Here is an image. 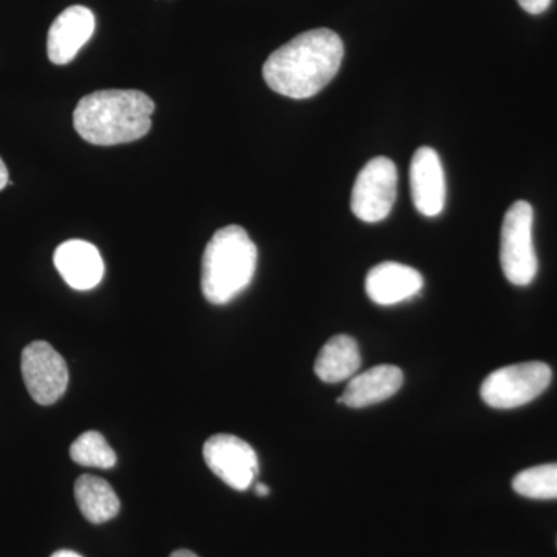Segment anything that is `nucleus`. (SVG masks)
Instances as JSON below:
<instances>
[{
  "label": "nucleus",
  "mask_w": 557,
  "mask_h": 557,
  "mask_svg": "<svg viewBox=\"0 0 557 557\" xmlns=\"http://www.w3.org/2000/svg\"><path fill=\"white\" fill-rule=\"evenodd\" d=\"M398 170L387 157L372 159L359 172L350 207L354 214L366 223L387 219L397 201Z\"/></svg>",
  "instance_id": "423d86ee"
},
{
  "label": "nucleus",
  "mask_w": 557,
  "mask_h": 557,
  "mask_svg": "<svg viewBox=\"0 0 557 557\" xmlns=\"http://www.w3.org/2000/svg\"><path fill=\"white\" fill-rule=\"evenodd\" d=\"M518 2L530 14H542L552 5V0H518Z\"/></svg>",
  "instance_id": "a211bd4d"
},
{
  "label": "nucleus",
  "mask_w": 557,
  "mask_h": 557,
  "mask_svg": "<svg viewBox=\"0 0 557 557\" xmlns=\"http://www.w3.org/2000/svg\"><path fill=\"white\" fill-rule=\"evenodd\" d=\"M553 372L541 361L520 362L494 370L480 387V395L494 409H516L547 391Z\"/></svg>",
  "instance_id": "39448f33"
},
{
  "label": "nucleus",
  "mask_w": 557,
  "mask_h": 557,
  "mask_svg": "<svg viewBox=\"0 0 557 557\" xmlns=\"http://www.w3.org/2000/svg\"><path fill=\"white\" fill-rule=\"evenodd\" d=\"M205 463L223 483L247 491L259 472V458L251 445L231 434H215L203 446Z\"/></svg>",
  "instance_id": "6e6552de"
},
{
  "label": "nucleus",
  "mask_w": 557,
  "mask_h": 557,
  "mask_svg": "<svg viewBox=\"0 0 557 557\" xmlns=\"http://www.w3.org/2000/svg\"><path fill=\"white\" fill-rule=\"evenodd\" d=\"M534 211L519 200L508 209L502 225L500 265L505 277L518 287H527L537 276V256L533 242Z\"/></svg>",
  "instance_id": "20e7f679"
},
{
  "label": "nucleus",
  "mask_w": 557,
  "mask_h": 557,
  "mask_svg": "<svg viewBox=\"0 0 557 557\" xmlns=\"http://www.w3.org/2000/svg\"><path fill=\"white\" fill-rule=\"evenodd\" d=\"M258 269V247L239 225L219 230L201 259V292L214 306H225L249 287Z\"/></svg>",
  "instance_id": "7ed1b4c3"
},
{
  "label": "nucleus",
  "mask_w": 557,
  "mask_h": 557,
  "mask_svg": "<svg viewBox=\"0 0 557 557\" xmlns=\"http://www.w3.org/2000/svg\"><path fill=\"white\" fill-rule=\"evenodd\" d=\"M405 375L401 369L395 366H376V368L357 373L350 380L346 391L338 398V405H346L348 408L361 409L368 406L379 405L394 397L401 388Z\"/></svg>",
  "instance_id": "ddd939ff"
},
{
  "label": "nucleus",
  "mask_w": 557,
  "mask_h": 557,
  "mask_svg": "<svg viewBox=\"0 0 557 557\" xmlns=\"http://www.w3.org/2000/svg\"><path fill=\"white\" fill-rule=\"evenodd\" d=\"M516 493L536 500L557 498V463L541 465L519 472L512 480Z\"/></svg>",
  "instance_id": "f3484780"
},
{
  "label": "nucleus",
  "mask_w": 557,
  "mask_h": 557,
  "mask_svg": "<svg viewBox=\"0 0 557 557\" xmlns=\"http://www.w3.org/2000/svg\"><path fill=\"white\" fill-rule=\"evenodd\" d=\"M361 368V354L357 341L348 335H336L319 351L314 373L324 383L351 380Z\"/></svg>",
  "instance_id": "4468645a"
},
{
  "label": "nucleus",
  "mask_w": 557,
  "mask_h": 557,
  "mask_svg": "<svg viewBox=\"0 0 557 557\" xmlns=\"http://www.w3.org/2000/svg\"><path fill=\"white\" fill-rule=\"evenodd\" d=\"M97 21L95 14L83 5L69 7L54 20L47 38V54L57 65L75 60L78 51L94 36Z\"/></svg>",
  "instance_id": "9d476101"
},
{
  "label": "nucleus",
  "mask_w": 557,
  "mask_h": 557,
  "mask_svg": "<svg viewBox=\"0 0 557 557\" xmlns=\"http://www.w3.org/2000/svg\"><path fill=\"white\" fill-rule=\"evenodd\" d=\"M70 457L81 467L110 469L115 467L116 454L108 440L97 431L81 434L70 446Z\"/></svg>",
  "instance_id": "dca6fc26"
},
{
  "label": "nucleus",
  "mask_w": 557,
  "mask_h": 557,
  "mask_svg": "<svg viewBox=\"0 0 557 557\" xmlns=\"http://www.w3.org/2000/svg\"><path fill=\"white\" fill-rule=\"evenodd\" d=\"M10 183L9 170H7L5 163L0 159V190L5 188Z\"/></svg>",
  "instance_id": "6ab92c4d"
},
{
  "label": "nucleus",
  "mask_w": 557,
  "mask_h": 557,
  "mask_svg": "<svg viewBox=\"0 0 557 557\" xmlns=\"http://www.w3.org/2000/svg\"><path fill=\"white\" fill-rule=\"evenodd\" d=\"M343 58L344 44L335 32L300 33L270 54L263 64V79L278 95L307 100L338 75Z\"/></svg>",
  "instance_id": "f257e3e1"
},
{
  "label": "nucleus",
  "mask_w": 557,
  "mask_h": 557,
  "mask_svg": "<svg viewBox=\"0 0 557 557\" xmlns=\"http://www.w3.org/2000/svg\"><path fill=\"white\" fill-rule=\"evenodd\" d=\"M256 493H258L259 496H262V497L269 496L270 487L267 485H263V483H258V485H256Z\"/></svg>",
  "instance_id": "4be33fe9"
},
{
  "label": "nucleus",
  "mask_w": 557,
  "mask_h": 557,
  "mask_svg": "<svg viewBox=\"0 0 557 557\" xmlns=\"http://www.w3.org/2000/svg\"><path fill=\"white\" fill-rule=\"evenodd\" d=\"M170 557H199L197 555H194L193 552H189V549H177V552L172 553Z\"/></svg>",
  "instance_id": "412c9836"
},
{
  "label": "nucleus",
  "mask_w": 557,
  "mask_h": 557,
  "mask_svg": "<svg viewBox=\"0 0 557 557\" xmlns=\"http://www.w3.org/2000/svg\"><path fill=\"white\" fill-rule=\"evenodd\" d=\"M22 379L28 394L40 406H51L64 397L69 386L65 359L46 341H35L22 351Z\"/></svg>",
  "instance_id": "0eeeda50"
},
{
  "label": "nucleus",
  "mask_w": 557,
  "mask_h": 557,
  "mask_svg": "<svg viewBox=\"0 0 557 557\" xmlns=\"http://www.w3.org/2000/svg\"><path fill=\"white\" fill-rule=\"evenodd\" d=\"M51 557H83L78 553L70 552V549H60V552L53 553Z\"/></svg>",
  "instance_id": "aec40b11"
},
{
  "label": "nucleus",
  "mask_w": 557,
  "mask_h": 557,
  "mask_svg": "<svg viewBox=\"0 0 557 557\" xmlns=\"http://www.w3.org/2000/svg\"><path fill=\"white\" fill-rule=\"evenodd\" d=\"M410 193L420 214L437 218L446 201V180L437 150L417 149L410 161Z\"/></svg>",
  "instance_id": "1a4fd4ad"
},
{
  "label": "nucleus",
  "mask_w": 557,
  "mask_h": 557,
  "mask_svg": "<svg viewBox=\"0 0 557 557\" xmlns=\"http://www.w3.org/2000/svg\"><path fill=\"white\" fill-rule=\"evenodd\" d=\"M75 498L79 511L91 523H104L120 512V498L104 479L81 475L75 483Z\"/></svg>",
  "instance_id": "2eb2a0df"
},
{
  "label": "nucleus",
  "mask_w": 557,
  "mask_h": 557,
  "mask_svg": "<svg viewBox=\"0 0 557 557\" xmlns=\"http://www.w3.org/2000/svg\"><path fill=\"white\" fill-rule=\"evenodd\" d=\"M423 276L412 267L384 262L373 267L366 278V292L379 306H395L412 299L423 289Z\"/></svg>",
  "instance_id": "9b49d317"
},
{
  "label": "nucleus",
  "mask_w": 557,
  "mask_h": 557,
  "mask_svg": "<svg viewBox=\"0 0 557 557\" xmlns=\"http://www.w3.org/2000/svg\"><path fill=\"white\" fill-rule=\"evenodd\" d=\"M53 260L62 278L78 292L97 287L104 276L100 251L86 240L64 242L54 251Z\"/></svg>",
  "instance_id": "f8f14e48"
},
{
  "label": "nucleus",
  "mask_w": 557,
  "mask_h": 557,
  "mask_svg": "<svg viewBox=\"0 0 557 557\" xmlns=\"http://www.w3.org/2000/svg\"><path fill=\"white\" fill-rule=\"evenodd\" d=\"M156 104L139 90H98L81 98L73 113L79 137L95 146H116L149 134Z\"/></svg>",
  "instance_id": "f03ea898"
}]
</instances>
